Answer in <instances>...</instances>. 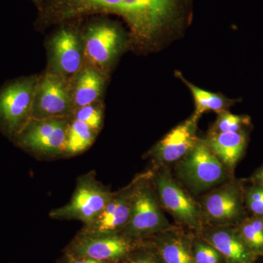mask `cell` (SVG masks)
Wrapping results in <instances>:
<instances>
[{"instance_id": "obj_27", "label": "cell", "mask_w": 263, "mask_h": 263, "mask_svg": "<svg viewBox=\"0 0 263 263\" xmlns=\"http://www.w3.org/2000/svg\"><path fill=\"white\" fill-rule=\"evenodd\" d=\"M60 263H113L108 261L98 260V259L89 258V257H77L70 254H64Z\"/></svg>"}, {"instance_id": "obj_17", "label": "cell", "mask_w": 263, "mask_h": 263, "mask_svg": "<svg viewBox=\"0 0 263 263\" xmlns=\"http://www.w3.org/2000/svg\"><path fill=\"white\" fill-rule=\"evenodd\" d=\"M152 245L164 263H196L193 254V241L186 235L165 233Z\"/></svg>"}, {"instance_id": "obj_6", "label": "cell", "mask_w": 263, "mask_h": 263, "mask_svg": "<svg viewBox=\"0 0 263 263\" xmlns=\"http://www.w3.org/2000/svg\"><path fill=\"white\" fill-rule=\"evenodd\" d=\"M168 226L149 186L136 181L132 195L130 217L124 235L131 239L139 240L148 235L162 233Z\"/></svg>"}, {"instance_id": "obj_18", "label": "cell", "mask_w": 263, "mask_h": 263, "mask_svg": "<svg viewBox=\"0 0 263 263\" xmlns=\"http://www.w3.org/2000/svg\"><path fill=\"white\" fill-rule=\"evenodd\" d=\"M72 91L74 108H80L96 101L103 91L104 80L98 71L85 67L78 73Z\"/></svg>"}, {"instance_id": "obj_4", "label": "cell", "mask_w": 263, "mask_h": 263, "mask_svg": "<svg viewBox=\"0 0 263 263\" xmlns=\"http://www.w3.org/2000/svg\"><path fill=\"white\" fill-rule=\"evenodd\" d=\"M68 126L63 117L31 119L13 141L36 155H58L65 153Z\"/></svg>"}, {"instance_id": "obj_28", "label": "cell", "mask_w": 263, "mask_h": 263, "mask_svg": "<svg viewBox=\"0 0 263 263\" xmlns=\"http://www.w3.org/2000/svg\"><path fill=\"white\" fill-rule=\"evenodd\" d=\"M254 179L257 181V184L263 186V166L260 169L258 170L254 176Z\"/></svg>"}, {"instance_id": "obj_14", "label": "cell", "mask_w": 263, "mask_h": 263, "mask_svg": "<svg viewBox=\"0 0 263 263\" xmlns=\"http://www.w3.org/2000/svg\"><path fill=\"white\" fill-rule=\"evenodd\" d=\"M204 239L221 254L226 263H254L257 258L237 229L216 228L207 232Z\"/></svg>"}, {"instance_id": "obj_1", "label": "cell", "mask_w": 263, "mask_h": 263, "mask_svg": "<svg viewBox=\"0 0 263 263\" xmlns=\"http://www.w3.org/2000/svg\"><path fill=\"white\" fill-rule=\"evenodd\" d=\"M184 0H48L45 16L54 21L96 13L122 16L139 39H152L177 22Z\"/></svg>"}, {"instance_id": "obj_24", "label": "cell", "mask_w": 263, "mask_h": 263, "mask_svg": "<svg viewBox=\"0 0 263 263\" xmlns=\"http://www.w3.org/2000/svg\"><path fill=\"white\" fill-rule=\"evenodd\" d=\"M193 254L196 263H221L224 260L221 254L205 240L193 242Z\"/></svg>"}, {"instance_id": "obj_22", "label": "cell", "mask_w": 263, "mask_h": 263, "mask_svg": "<svg viewBox=\"0 0 263 263\" xmlns=\"http://www.w3.org/2000/svg\"><path fill=\"white\" fill-rule=\"evenodd\" d=\"M250 119L248 117L235 115L224 110L219 113L214 126V133H236L243 131V128L248 125Z\"/></svg>"}, {"instance_id": "obj_23", "label": "cell", "mask_w": 263, "mask_h": 263, "mask_svg": "<svg viewBox=\"0 0 263 263\" xmlns=\"http://www.w3.org/2000/svg\"><path fill=\"white\" fill-rule=\"evenodd\" d=\"M120 263H164L153 245L138 243L136 248Z\"/></svg>"}, {"instance_id": "obj_11", "label": "cell", "mask_w": 263, "mask_h": 263, "mask_svg": "<svg viewBox=\"0 0 263 263\" xmlns=\"http://www.w3.org/2000/svg\"><path fill=\"white\" fill-rule=\"evenodd\" d=\"M136 183L121 193L114 194L103 212L92 223L85 226L81 233L114 234L124 231L130 217L132 195Z\"/></svg>"}, {"instance_id": "obj_25", "label": "cell", "mask_w": 263, "mask_h": 263, "mask_svg": "<svg viewBox=\"0 0 263 263\" xmlns=\"http://www.w3.org/2000/svg\"><path fill=\"white\" fill-rule=\"evenodd\" d=\"M75 119L85 123L98 132L103 123V111L99 107L91 104L79 108L75 114Z\"/></svg>"}, {"instance_id": "obj_19", "label": "cell", "mask_w": 263, "mask_h": 263, "mask_svg": "<svg viewBox=\"0 0 263 263\" xmlns=\"http://www.w3.org/2000/svg\"><path fill=\"white\" fill-rule=\"evenodd\" d=\"M98 132L85 123L74 119L67 129L65 153L76 155L91 146Z\"/></svg>"}, {"instance_id": "obj_29", "label": "cell", "mask_w": 263, "mask_h": 263, "mask_svg": "<svg viewBox=\"0 0 263 263\" xmlns=\"http://www.w3.org/2000/svg\"><path fill=\"white\" fill-rule=\"evenodd\" d=\"M32 1H34V3H36V4L40 5L41 6V5H42L43 0H32Z\"/></svg>"}, {"instance_id": "obj_3", "label": "cell", "mask_w": 263, "mask_h": 263, "mask_svg": "<svg viewBox=\"0 0 263 263\" xmlns=\"http://www.w3.org/2000/svg\"><path fill=\"white\" fill-rule=\"evenodd\" d=\"M114 194L99 182L93 174L80 178L68 203L51 211L50 216L57 219H76L89 226L106 206Z\"/></svg>"}, {"instance_id": "obj_2", "label": "cell", "mask_w": 263, "mask_h": 263, "mask_svg": "<svg viewBox=\"0 0 263 263\" xmlns=\"http://www.w3.org/2000/svg\"><path fill=\"white\" fill-rule=\"evenodd\" d=\"M37 80L29 77L11 81L0 89V130L13 140L32 119Z\"/></svg>"}, {"instance_id": "obj_16", "label": "cell", "mask_w": 263, "mask_h": 263, "mask_svg": "<svg viewBox=\"0 0 263 263\" xmlns=\"http://www.w3.org/2000/svg\"><path fill=\"white\" fill-rule=\"evenodd\" d=\"M247 142V133L243 130L236 133L212 132L207 144L226 167L233 169L243 155Z\"/></svg>"}, {"instance_id": "obj_8", "label": "cell", "mask_w": 263, "mask_h": 263, "mask_svg": "<svg viewBox=\"0 0 263 263\" xmlns=\"http://www.w3.org/2000/svg\"><path fill=\"white\" fill-rule=\"evenodd\" d=\"M65 78L46 74L37 81L33 101L32 119L63 117L73 110L72 91Z\"/></svg>"}, {"instance_id": "obj_12", "label": "cell", "mask_w": 263, "mask_h": 263, "mask_svg": "<svg viewBox=\"0 0 263 263\" xmlns=\"http://www.w3.org/2000/svg\"><path fill=\"white\" fill-rule=\"evenodd\" d=\"M197 122V119L193 117L170 132L154 148L156 160L170 163L181 160L190 153L199 141L196 136Z\"/></svg>"}, {"instance_id": "obj_20", "label": "cell", "mask_w": 263, "mask_h": 263, "mask_svg": "<svg viewBox=\"0 0 263 263\" xmlns=\"http://www.w3.org/2000/svg\"><path fill=\"white\" fill-rule=\"evenodd\" d=\"M183 80L191 90L192 94L195 99V112L193 117L197 120L205 112L212 110L220 113L226 110L227 107L229 105V100L224 98L222 95L200 89L195 85L190 84L184 79Z\"/></svg>"}, {"instance_id": "obj_7", "label": "cell", "mask_w": 263, "mask_h": 263, "mask_svg": "<svg viewBox=\"0 0 263 263\" xmlns=\"http://www.w3.org/2000/svg\"><path fill=\"white\" fill-rule=\"evenodd\" d=\"M180 176L196 191L206 190L226 179L224 166L207 143L198 141L179 165Z\"/></svg>"}, {"instance_id": "obj_26", "label": "cell", "mask_w": 263, "mask_h": 263, "mask_svg": "<svg viewBox=\"0 0 263 263\" xmlns=\"http://www.w3.org/2000/svg\"><path fill=\"white\" fill-rule=\"evenodd\" d=\"M247 205L254 216L263 217V186L257 184L249 190Z\"/></svg>"}, {"instance_id": "obj_21", "label": "cell", "mask_w": 263, "mask_h": 263, "mask_svg": "<svg viewBox=\"0 0 263 263\" xmlns=\"http://www.w3.org/2000/svg\"><path fill=\"white\" fill-rule=\"evenodd\" d=\"M237 230L252 252L257 257L263 256V217L249 218Z\"/></svg>"}, {"instance_id": "obj_9", "label": "cell", "mask_w": 263, "mask_h": 263, "mask_svg": "<svg viewBox=\"0 0 263 263\" xmlns=\"http://www.w3.org/2000/svg\"><path fill=\"white\" fill-rule=\"evenodd\" d=\"M162 205L179 222L191 228L200 227V212L188 196L168 174H161L155 179Z\"/></svg>"}, {"instance_id": "obj_15", "label": "cell", "mask_w": 263, "mask_h": 263, "mask_svg": "<svg viewBox=\"0 0 263 263\" xmlns=\"http://www.w3.org/2000/svg\"><path fill=\"white\" fill-rule=\"evenodd\" d=\"M203 206L211 220L216 223L234 221L242 212V197L239 189L234 185H226L207 195Z\"/></svg>"}, {"instance_id": "obj_10", "label": "cell", "mask_w": 263, "mask_h": 263, "mask_svg": "<svg viewBox=\"0 0 263 263\" xmlns=\"http://www.w3.org/2000/svg\"><path fill=\"white\" fill-rule=\"evenodd\" d=\"M121 34L113 24H91L85 36L84 53L98 68L105 69L115 58L121 44Z\"/></svg>"}, {"instance_id": "obj_13", "label": "cell", "mask_w": 263, "mask_h": 263, "mask_svg": "<svg viewBox=\"0 0 263 263\" xmlns=\"http://www.w3.org/2000/svg\"><path fill=\"white\" fill-rule=\"evenodd\" d=\"M51 48L55 73L66 78L79 72L82 55L79 37L73 30L59 31L52 39Z\"/></svg>"}, {"instance_id": "obj_5", "label": "cell", "mask_w": 263, "mask_h": 263, "mask_svg": "<svg viewBox=\"0 0 263 263\" xmlns=\"http://www.w3.org/2000/svg\"><path fill=\"white\" fill-rule=\"evenodd\" d=\"M138 241L120 233L95 234L81 232L67 246L65 253L120 263L136 248Z\"/></svg>"}]
</instances>
